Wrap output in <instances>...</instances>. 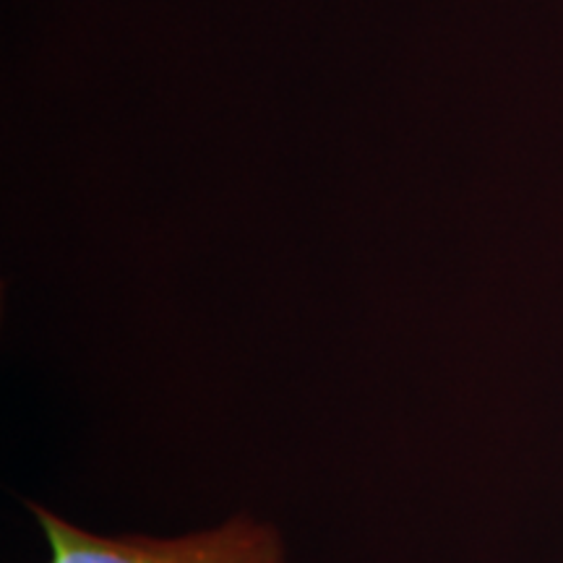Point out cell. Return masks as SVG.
Segmentation results:
<instances>
[{
	"label": "cell",
	"mask_w": 563,
	"mask_h": 563,
	"mask_svg": "<svg viewBox=\"0 0 563 563\" xmlns=\"http://www.w3.org/2000/svg\"><path fill=\"white\" fill-rule=\"evenodd\" d=\"M37 514L51 561L47 563H282V545L272 527L232 519L220 530L180 540L100 538L66 519L32 506Z\"/></svg>",
	"instance_id": "1"
}]
</instances>
